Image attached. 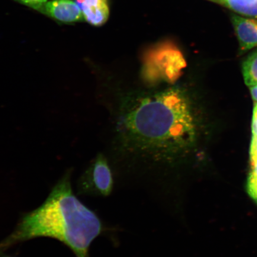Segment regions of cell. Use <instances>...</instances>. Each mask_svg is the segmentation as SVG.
<instances>
[{
    "instance_id": "1",
    "label": "cell",
    "mask_w": 257,
    "mask_h": 257,
    "mask_svg": "<svg viewBox=\"0 0 257 257\" xmlns=\"http://www.w3.org/2000/svg\"><path fill=\"white\" fill-rule=\"evenodd\" d=\"M98 73L110 113L112 169L156 184L162 192H180L195 178L204 159V114L195 66L173 83L146 84L135 75Z\"/></svg>"
},
{
    "instance_id": "2",
    "label": "cell",
    "mask_w": 257,
    "mask_h": 257,
    "mask_svg": "<svg viewBox=\"0 0 257 257\" xmlns=\"http://www.w3.org/2000/svg\"><path fill=\"white\" fill-rule=\"evenodd\" d=\"M70 178L67 172L44 203L22 218L0 243V251L23 241L48 237L65 244L77 257H89V247L103 227L96 214L74 194Z\"/></svg>"
},
{
    "instance_id": "3",
    "label": "cell",
    "mask_w": 257,
    "mask_h": 257,
    "mask_svg": "<svg viewBox=\"0 0 257 257\" xmlns=\"http://www.w3.org/2000/svg\"><path fill=\"white\" fill-rule=\"evenodd\" d=\"M190 64L175 42L162 41L141 54L137 77L146 84L175 83L185 75Z\"/></svg>"
},
{
    "instance_id": "4",
    "label": "cell",
    "mask_w": 257,
    "mask_h": 257,
    "mask_svg": "<svg viewBox=\"0 0 257 257\" xmlns=\"http://www.w3.org/2000/svg\"><path fill=\"white\" fill-rule=\"evenodd\" d=\"M114 173L108 157L99 153L80 177V194L103 197L110 195L114 186Z\"/></svg>"
},
{
    "instance_id": "5",
    "label": "cell",
    "mask_w": 257,
    "mask_h": 257,
    "mask_svg": "<svg viewBox=\"0 0 257 257\" xmlns=\"http://www.w3.org/2000/svg\"><path fill=\"white\" fill-rule=\"evenodd\" d=\"M37 11L63 23H73L84 19L81 9L75 2L72 0L47 2Z\"/></svg>"
},
{
    "instance_id": "6",
    "label": "cell",
    "mask_w": 257,
    "mask_h": 257,
    "mask_svg": "<svg viewBox=\"0 0 257 257\" xmlns=\"http://www.w3.org/2000/svg\"><path fill=\"white\" fill-rule=\"evenodd\" d=\"M81 9L83 18L90 25L101 27L110 15L108 0H75Z\"/></svg>"
},
{
    "instance_id": "7",
    "label": "cell",
    "mask_w": 257,
    "mask_h": 257,
    "mask_svg": "<svg viewBox=\"0 0 257 257\" xmlns=\"http://www.w3.org/2000/svg\"><path fill=\"white\" fill-rule=\"evenodd\" d=\"M234 31L238 39L242 52L257 46V21L233 15Z\"/></svg>"
},
{
    "instance_id": "8",
    "label": "cell",
    "mask_w": 257,
    "mask_h": 257,
    "mask_svg": "<svg viewBox=\"0 0 257 257\" xmlns=\"http://www.w3.org/2000/svg\"><path fill=\"white\" fill-rule=\"evenodd\" d=\"M233 11L250 17H257V0H218Z\"/></svg>"
},
{
    "instance_id": "9",
    "label": "cell",
    "mask_w": 257,
    "mask_h": 257,
    "mask_svg": "<svg viewBox=\"0 0 257 257\" xmlns=\"http://www.w3.org/2000/svg\"><path fill=\"white\" fill-rule=\"evenodd\" d=\"M242 73L245 84L249 87L257 85V50L244 61Z\"/></svg>"
},
{
    "instance_id": "10",
    "label": "cell",
    "mask_w": 257,
    "mask_h": 257,
    "mask_svg": "<svg viewBox=\"0 0 257 257\" xmlns=\"http://www.w3.org/2000/svg\"><path fill=\"white\" fill-rule=\"evenodd\" d=\"M19 1L37 11L42 5L47 2V0H19Z\"/></svg>"
},
{
    "instance_id": "11",
    "label": "cell",
    "mask_w": 257,
    "mask_h": 257,
    "mask_svg": "<svg viewBox=\"0 0 257 257\" xmlns=\"http://www.w3.org/2000/svg\"><path fill=\"white\" fill-rule=\"evenodd\" d=\"M253 142L257 143V105L254 109L252 122Z\"/></svg>"
},
{
    "instance_id": "12",
    "label": "cell",
    "mask_w": 257,
    "mask_h": 257,
    "mask_svg": "<svg viewBox=\"0 0 257 257\" xmlns=\"http://www.w3.org/2000/svg\"><path fill=\"white\" fill-rule=\"evenodd\" d=\"M249 89L253 100L257 102V85L250 86Z\"/></svg>"
},
{
    "instance_id": "13",
    "label": "cell",
    "mask_w": 257,
    "mask_h": 257,
    "mask_svg": "<svg viewBox=\"0 0 257 257\" xmlns=\"http://www.w3.org/2000/svg\"><path fill=\"white\" fill-rule=\"evenodd\" d=\"M3 257H11V256H3Z\"/></svg>"
}]
</instances>
